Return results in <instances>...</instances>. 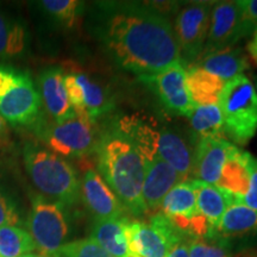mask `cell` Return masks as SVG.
Here are the masks:
<instances>
[{"label":"cell","instance_id":"d6986e66","mask_svg":"<svg viewBox=\"0 0 257 257\" xmlns=\"http://www.w3.org/2000/svg\"><path fill=\"white\" fill-rule=\"evenodd\" d=\"M251 154L233 144L221 170L216 187L224 193L229 202H239L249 185V161Z\"/></svg>","mask_w":257,"mask_h":257},{"label":"cell","instance_id":"5bb4252c","mask_svg":"<svg viewBox=\"0 0 257 257\" xmlns=\"http://www.w3.org/2000/svg\"><path fill=\"white\" fill-rule=\"evenodd\" d=\"M240 30L242 21L237 0L213 3L210 28L201 56L233 47L242 38Z\"/></svg>","mask_w":257,"mask_h":257},{"label":"cell","instance_id":"d590c367","mask_svg":"<svg viewBox=\"0 0 257 257\" xmlns=\"http://www.w3.org/2000/svg\"><path fill=\"white\" fill-rule=\"evenodd\" d=\"M10 136H9V128H8V124L3 115L0 114V149L3 148L8 147L10 143Z\"/></svg>","mask_w":257,"mask_h":257},{"label":"cell","instance_id":"74e56055","mask_svg":"<svg viewBox=\"0 0 257 257\" xmlns=\"http://www.w3.org/2000/svg\"><path fill=\"white\" fill-rule=\"evenodd\" d=\"M23 257H47V256H43V255H36V253H28V255H25Z\"/></svg>","mask_w":257,"mask_h":257},{"label":"cell","instance_id":"ac0fdd59","mask_svg":"<svg viewBox=\"0 0 257 257\" xmlns=\"http://www.w3.org/2000/svg\"><path fill=\"white\" fill-rule=\"evenodd\" d=\"M41 100L55 123L76 117L70 105L66 86L64 73L59 67H49L38 76Z\"/></svg>","mask_w":257,"mask_h":257},{"label":"cell","instance_id":"ffe728a7","mask_svg":"<svg viewBox=\"0 0 257 257\" xmlns=\"http://www.w3.org/2000/svg\"><path fill=\"white\" fill-rule=\"evenodd\" d=\"M195 66L227 82L248 70L249 61L240 48L231 47L201 56Z\"/></svg>","mask_w":257,"mask_h":257},{"label":"cell","instance_id":"7c38bea8","mask_svg":"<svg viewBox=\"0 0 257 257\" xmlns=\"http://www.w3.org/2000/svg\"><path fill=\"white\" fill-rule=\"evenodd\" d=\"M140 79L154 89L167 110L173 113L188 117L194 110L186 82L187 76L182 61L152 75L140 76Z\"/></svg>","mask_w":257,"mask_h":257},{"label":"cell","instance_id":"f546056e","mask_svg":"<svg viewBox=\"0 0 257 257\" xmlns=\"http://www.w3.org/2000/svg\"><path fill=\"white\" fill-rule=\"evenodd\" d=\"M189 257H232L231 252L219 243L205 239H191L188 242Z\"/></svg>","mask_w":257,"mask_h":257},{"label":"cell","instance_id":"4dcf8cb0","mask_svg":"<svg viewBox=\"0 0 257 257\" xmlns=\"http://www.w3.org/2000/svg\"><path fill=\"white\" fill-rule=\"evenodd\" d=\"M242 21V38L257 30V0H237Z\"/></svg>","mask_w":257,"mask_h":257},{"label":"cell","instance_id":"30bf717a","mask_svg":"<svg viewBox=\"0 0 257 257\" xmlns=\"http://www.w3.org/2000/svg\"><path fill=\"white\" fill-rule=\"evenodd\" d=\"M213 3L194 2L184 6L176 16L174 34L181 60L197 62L200 59L210 28Z\"/></svg>","mask_w":257,"mask_h":257},{"label":"cell","instance_id":"4fadbf2b","mask_svg":"<svg viewBox=\"0 0 257 257\" xmlns=\"http://www.w3.org/2000/svg\"><path fill=\"white\" fill-rule=\"evenodd\" d=\"M42 100L30 75L24 72L11 91L0 99V114L15 126H28L38 120Z\"/></svg>","mask_w":257,"mask_h":257},{"label":"cell","instance_id":"8fae6325","mask_svg":"<svg viewBox=\"0 0 257 257\" xmlns=\"http://www.w3.org/2000/svg\"><path fill=\"white\" fill-rule=\"evenodd\" d=\"M64 86L76 117L94 123L98 117L113 106L107 93L99 83L81 72L64 74Z\"/></svg>","mask_w":257,"mask_h":257},{"label":"cell","instance_id":"d4e9b609","mask_svg":"<svg viewBox=\"0 0 257 257\" xmlns=\"http://www.w3.org/2000/svg\"><path fill=\"white\" fill-rule=\"evenodd\" d=\"M188 118L192 128L200 138H226L219 104L197 106Z\"/></svg>","mask_w":257,"mask_h":257},{"label":"cell","instance_id":"52a82bcc","mask_svg":"<svg viewBox=\"0 0 257 257\" xmlns=\"http://www.w3.org/2000/svg\"><path fill=\"white\" fill-rule=\"evenodd\" d=\"M124 231L130 251L141 257H167L176 243L185 239L162 213L148 221L125 217Z\"/></svg>","mask_w":257,"mask_h":257},{"label":"cell","instance_id":"9c48e42d","mask_svg":"<svg viewBox=\"0 0 257 257\" xmlns=\"http://www.w3.org/2000/svg\"><path fill=\"white\" fill-rule=\"evenodd\" d=\"M38 136L50 152L64 157H82L96 149L93 123L74 117L61 123H48L38 126Z\"/></svg>","mask_w":257,"mask_h":257},{"label":"cell","instance_id":"83f0119b","mask_svg":"<svg viewBox=\"0 0 257 257\" xmlns=\"http://www.w3.org/2000/svg\"><path fill=\"white\" fill-rule=\"evenodd\" d=\"M40 5L47 15L67 28L75 25L83 12V3L78 0H43Z\"/></svg>","mask_w":257,"mask_h":257},{"label":"cell","instance_id":"5b68a950","mask_svg":"<svg viewBox=\"0 0 257 257\" xmlns=\"http://www.w3.org/2000/svg\"><path fill=\"white\" fill-rule=\"evenodd\" d=\"M219 107L225 137L236 147H245L257 133V89L245 74L225 82Z\"/></svg>","mask_w":257,"mask_h":257},{"label":"cell","instance_id":"f35d334b","mask_svg":"<svg viewBox=\"0 0 257 257\" xmlns=\"http://www.w3.org/2000/svg\"><path fill=\"white\" fill-rule=\"evenodd\" d=\"M128 257H141V256H140V255H137V253L131 252V253H130V256H128Z\"/></svg>","mask_w":257,"mask_h":257},{"label":"cell","instance_id":"7402d4cb","mask_svg":"<svg viewBox=\"0 0 257 257\" xmlns=\"http://www.w3.org/2000/svg\"><path fill=\"white\" fill-rule=\"evenodd\" d=\"M124 218L94 220L91 230L89 238L113 257H128L131 253L124 231Z\"/></svg>","mask_w":257,"mask_h":257},{"label":"cell","instance_id":"277c9868","mask_svg":"<svg viewBox=\"0 0 257 257\" xmlns=\"http://www.w3.org/2000/svg\"><path fill=\"white\" fill-rule=\"evenodd\" d=\"M23 156L29 178L42 197L63 206H70L79 200L80 179L66 160L32 142L24 146Z\"/></svg>","mask_w":257,"mask_h":257},{"label":"cell","instance_id":"836d02e7","mask_svg":"<svg viewBox=\"0 0 257 257\" xmlns=\"http://www.w3.org/2000/svg\"><path fill=\"white\" fill-rule=\"evenodd\" d=\"M24 72L8 66H0V99L17 85Z\"/></svg>","mask_w":257,"mask_h":257},{"label":"cell","instance_id":"8992f818","mask_svg":"<svg viewBox=\"0 0 257 257\" xmlns=\"http://www.w3.org/2000/svg\"><path fill=\"white\" fill-rule=\"evenodd\" d=\"M28 229L41 255L53 257L67 243L70 233L66 206L36 195L32 198Z\"/></svg>","mask_w":257,"mask_h":257},{"label":"cell","instance_id":"7a4b0ae2","mask_svg":"<svg viewBox=\"0 0 257 257\" xmlns=\"http://www.w3.org/2000/svg\"><path fill=\"white\" fill-rule=\"evenodd\" d=\"M99 174L125 211L134 216L148 213L142 197L143 157L117 127L106 133L96 146Z\"/></svg>","mask_w":257,"mask_h":257},{"label":"cell","instance_id":"e0dca14e","mask_svg":"<svg viewBox=\"0 0 257 257\" xmlns=\"http://www.w3.org/2000/svg\"><path fill=\"white\" fill-rule=\"evenodd\" d=\"M232 146L226 138H200L193 162L195 180L216 186Z\"/></svg>","mask_w":257,"mask_h":257},{"label":"cell","instance_id":"f1b7e54d","mask_svg":"<svg viewBox=\"0 0 257 257\" xmlns=\"http://www.w3.org/2000/svg\"><path fill=\"white\" fill-rule=\"evenodd\" d=\"M53 257H113L92 238L66 243Z\"/></svg>","mask_w":257,"mask_h":257},{"label":"cell","instance_id":"3957f363","mask_svg":"<svg viewBox=\"0 0 257 257\" xmlns=\"http://www.w3.org/2000/svg\"><path fill=\"white\" fill-rule=\"evenodd\" d=\"M117 128L134 144L142 156L156 155L172 167L181 179L193 173L194 153L184 137L167 127L156 128V124L135 117H124Z\"/></svg>","mask_w":257,"mask_h":257},{"label":"cell","instance_id":"484cf974","mask_svg":"<svg viewBox=\"0 0 257 257\" xmlns=\"http://www.w3.org/2000/svg\"><path fill=\"white\" fill-rule=\"evenodd\" d=\"M27 32L23 24L0 12V60H8L23 53Z\"/></svg>","mask_w":257,"mask_h":257},{"label":"cell","instance_id":"4316f807","mask_svg":"<svg viewBox=\"0 0 257 257\" xmlns=\"http://www.w3.org/2000/svg\"><path fill=\"white\" fill-rule=\"evenodd\" d=\"M36 249L28 231L18 226L0 227V257H23Z\"/></svg>","mask_w":257,"mask_h":257},{"label":"cell","instance_id":"2e32d148","mask_svg":"<svg viewBox=\"0 0 257 257\" xmlns=\"http://www.w3.org/2000/svg\"><path fill=\"white\" fill-rule=\"evenodd\" d=\"M142 157L144 162L143 201L148 212H155L159 211L167 193L184 180L159 156L147 155Z\"/></svg>","mask_w":257,"mask_h":257},{"label":"cell","instance_id":"603a6c76","mask_svg":"<svg viewBox=\"0 0 257 257\" xmlns=\"http://www.w3.org/2000/svg\"><path fill=\"white\" fill-rule=\"evenodd\" d=\"M192 181L197 192L199 213L207 220L213 233H217L218 224L229 205V199L214 185L206 184L200 180H192Z\"/></svg>","mask_w":257,"mask_h":257},{"label":"cell","instance_id":"1f68e13d","mask_svg":"<svg viewBox=\"0 0 257 257\" xmlns=\"http://www.w3.org/2000/svg\"><path fill=\"white\" fill-rule=\"evenodd\" d=\"M249 185L245 195L240 199V204L257 212V159L252 155L249 161Z\"/></svg>","mask_w":257,"mask_h":257},{"label":"cell","instance_id":"ba28073f","mask_svg":"<svg viewBox=\"0 0 257 257\" xmlns=\"http://www.w3.org/2000/svg\"><path fill=\"white\" fill-rule=\"evenodd\" d=\"M159 211L181 236L202 239L213 234L207 220L199 213L193 181L186 180L174 186L163 198Z\"/></svg>","mask_w":257,"mask_h":257},{"label":"cell","instance_id":"44dd1931","mask_svg":"<svg viewBox=\"0 0 257 257\" xmlns=\"http://www.w3.org/2000/svg\"><path fill=\"white\" fill-rule=\"evenodd\" d=\"M186 76L187 88L194 107L219 104L225 81L195 64L186 69Z\"/></svg>","mask_w":257,"mask_h":257},{"label":"cell","instance_id":"6da1fadb","mask_svg":"<svg viewBox=\"0 0 257 257\" xmlns=\"http://www.w3.org/2000/svg\"><path fill=\"white\" fill-rule=\"evenodd\" d=\"M102 40L118 66L140 76L182 61L169 19L152 5H110Z\"/></svg>","mask_w":257,"mask_h":257},{"label":"cell","instance_id":"e575fe53","mask_svg":"<svg viewBox=\"0 0 257 257\" xmlns=\"http://www.w3.org/2000/svg\"><path fill=\"white\" fill-rule=\"evenodd\" d=\"M167 257H189L188 251V242L185 239H181L170 249Z\"/></svg>","mask_w":257,"mask_h":257},{"label":"cell","instance_id":"cb8c5ba5","mask_svg":"<svg viewBox=\"0 0 257 257\" xmlns=\"http://www.w3.org/2000/svg\"><path fill=\"white\" fill-rule=\"evenodd\" d=\"M257 231V212L240 202H229L218 224L217 233L234 237Z\"/></svg>","mask_w":257,"mask_h":257},{"label":"cell","instance_id":"8d00e7d4","mask_svg":"<svg viewBox=\"0 0 257 257\" xmlns=\"http://www.w3.org/2000/svg\"><path fill=\"white\" fill-rule=\"evenodd\" d=\"M246 50H248L253 62L257 64V30L253 31V34L251 35V38H250L248 46H246Z\"/></svg>","mask_w":257,"mask_h":257},{"label":"cell","instance_id":"d6a6232c","mask_svg":"<svg viewBox=\"0 0 257 257\" xmlns=\"http://www.w3.org/2000/svg\"><path fill=\"white\" fill-rule=\"evenodd\" d=\"M18 224H21V216L17 207L8 195L0 191V227L16 226Z\"/></svg>","mask_w":257,"mask_h":257},{"label":"cell","instance_id":"9a60e30c","mask_svg":"<svg viewBox=\"0 0 257 257\" xmlns=\"http://www.w3.org/2000/svg\"><path fill=\"white\" fill-rule=\"evenodd\" d=\"M80 197L95 220L125 217V208L119 199L95 169L88 168L83 173L80 180Z\"/></svg>","mask_w":257,"mask_h":257}]
</instances>
